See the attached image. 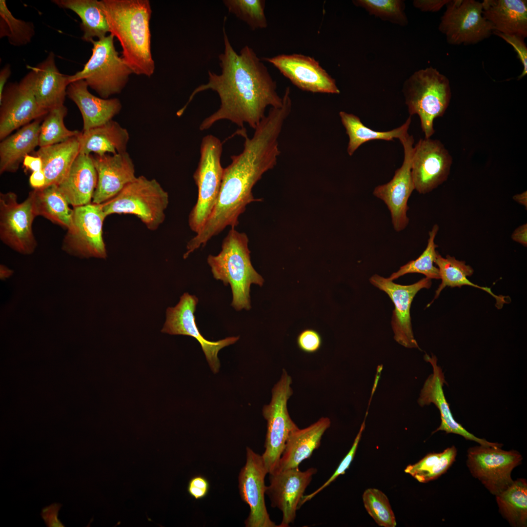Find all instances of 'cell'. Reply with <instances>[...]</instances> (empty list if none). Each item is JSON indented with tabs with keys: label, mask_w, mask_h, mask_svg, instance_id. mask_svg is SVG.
<instances>
[{
	"label": "cell",
	"mask_w": 527,
	"mask_h": 527,
	"mask_svg": "<svg viewBox=\"0 0 527 527\" xmlns=\"http://www.w3.org/2000/svg\"><path fill=\"white\" fill-rule=\"evenodd\" d=\"M223 28L224 49L218 58L221 73L208 71V81L192 92L186 104L177 112L180 117L198 93L207 90L219 95V108L205 118L199 129H208L220 120H228L244 130V124L255 129L265 117L267 107L279 108L283 98L277 91L276 82L253 49L244 46L238 54Z\"/></svg>",
	"instance_id": "6da1fadb"
},
{
	"label": "cell",
	"mask_w": 527,
	"mask_h": 527,
	"mask_svg": "<svg viewBox=\"0 0 527 527\" xmlns=\"http://www.w3.org/2000/svg\"><path fill=\"white\" fill-rule=\"evenodd\" d=\"M283 127L280 121L267 116L256 127L251 138H248L246 131L239 134L244 139L243 149L240 154L231 156V163L223 168L216 204L203 227L188 242L183 259L204 246L226 227L235 228L246 206L261 201L254 197L252 189L264 174L277 163L281 153L279 138Z\"/></svg>",
	"instance_id": "7a4b0ae2"
},
{
	"label": "cell",
	"mask_w": 527,
	"mask_h": 527,
	"mask_svg": "<svg viewBox=\"0 0 527 527\" xmlns=\"http://www.w3.org/2000/svg\"><path fill=\"white\" fill-rule=\"evenodd\" d=\"M109 32L119 41L122 58L133 73L151 77L155 62L151 50L148 0H101Z\"/></svg>",
	"instance_id": "3957f363"
},
{
	"label": "cell",
	"mask_w": 527,
	"mask_h": 527,
	"mask_svg": "<svg viewBox=\"0 0 527 527\" xmlns=\"http://www.w3.org/2000/svg\"><path fill=\"white\" fill-rule=\"evenodd\" d=\"M248 242L245 233L231 228L223 241L221 252L216 256L209 255L207 259L213 277L224 285L230 284L231 305L237 310L250 309L251 285L262 286L264 282L252 265Z\"/></svg>",
	"instance_id": "277c9868"
},
{
	"label": "cell",
	"mask_w": 527,
	"mask_h": 527,
	"mask_svg": "<svg viewBox=\"0 0 527 527\" xmlns=\"http://www.w3.org/2000/svg\"><path fill=\"white\" fill-rule=\"evenodd\" d=\"M403 93L409 116L417 115L425 138L435 132L434 120L442 117L451 98L448 79L431 66L414 72L404 82Z\"/></svg>",
	"instance_id": "5b68a950"
},
{
	"label": "cell",
	"mask_w": 527,
	"mask_h": 527,
	"mask_svg": "<svg viewBox=\"0 0 527 527\" xmlns=\"http://www.w3.org/2000/svg\"><path fill=\"white\" fill-rule=\"evenodd\" d=\"M168 203V194L159 182L141 176L101 205L106 217L114 214L134 215L153 231L164 222Z\"/></svg>",
	"instance_id": "8992f818"
},
{
	"label": "cell",
	"mask_w": 527,
	"mask_h": 527,
	"mask_svg": "<svg viewBox=\"0 0 527 527\" xmlns=\"http://www.w3.org/2000/svg\"><path fill=\"white\" fill-rule=\"evenodd\" d=\"M114 36L110 34L92 41V55L83 69L69 75L70 82L83 80L88 87L101 98L121 93L126 84L131 70L119 57L114 43Z\"/></svg>",
	"instance_id": "52a82bcc"
},
{
	"label": "cell",
	"mask_w": 527,
	"mask_h": 527,
	"mask_svg": "<svg viewBox=\"0 0 527 527\" xmlns=\"http://www.w3.org/2000/svg\"><path fill=\"white\" fill-rule=\"evenodd\" d=\"M222 152L223 143L219 138L211 134L203 137L199 162L193 174L198 198L188 217L189 226L195 233L208 218L219 194L223 171L221 162Z\"/></svg>",
	"instance_id": "ba28073f"
},
{
	"label": "cell",
	"mask_w": 527,
	"mask_h": 527,
	"mask_svg": "<svg viewBox=\"0 0 527 527\" xmlns=\"http://www.w3.org/2000/svg\"><path fill=\"white\" fill-rule=\"evenodd\" d=\"M292 379L283 369L280 380L272 390L270 404L263 408V415L267 421L265 450L262 455L268 474L278 468L279 461L290 433L298 428L290 418L287 404L293 394Z\"/></svg>",
	"instance_id": "9c48e42d"
},
{
	"label": "cell",
	"mask_w": 527,
	"mask_h": 527,
	"mask_svg": "<svg viewBox=\"0 0 527 527\" xmlns=\"http://www.w3.org/2000/svg\"><path fill=\"white\" fill-rule=\"evenodd\" d=\"M446 6L438 29L449 44H475L493 33L492 25L483 16L482 2L449 0Z\"/></svg>",
	"instance_id": "30bf717a"
},
{
	"label": "cell",
	"mask_w": 527,
	"mask_h": 527,
	"mask_svg": "<svg viewBox=\"0 0 527 527\" xmlns=\"http://www.w3.org/2000/svg\"><path fill=\"white\" fill-rule=\"evenodd\" d=\"M106 217L101 204L91 203L74 207L73 223L64 236L62 249L80 258L106 259L102 237Z\"/></svg>",
	"instance_id": "8fae6325"
},
{
	"label": "cell",
	"mask_w": 527,
	"mask_h": 527,
	"mask_svg": "<svg viewBox=\"0 0 527 527\" xmlns=\"http://www.w3.org/2000/svg\"><path fill=\"white\" fill-rule=\"evenodd\" d=\"M522 459L516 450L480 445L467 450L466 465L472 475L496 496L512 484L511 472Z\"/></svg>",
	"instance_id": "7c38bea8"
},
{
	"label": "cell",
	"mask_w": 527,
	"mask_h": 527,
	"mask_svg": "<svg viewBox=\"0 0 527 527\" xmlns=\"http://www.w3.org/2000/svg\"><path fill=\"white\" fill-rule=\"evenodd\" d=\"M36 217L29 193L22 203L12 192L0 194V238L12 249L24 255L33 253L37 245L32 231Z\"/></svg>",
	"instance_id": "4fadbf2b"
},
{
	"label": "cell",
	"mask_w": 527,
	"mask_h": 527,
	"mask_svg": "<svg viewBox=\"0 0 527 527\" xmlns=\"http://www.w3.org/2000/svg\"><path fill=\"white\" fill-rule=\"evenodd\" d=\"M27 74L19 82L6 85L0 98V140L14 130L45 116L48 112L38 104L35 98L34 71Z\"/></svg>",
	"instance_id": "5bb4252c"
},
{
	"label": "cell",
	"mask_w": 527,
	"mask_h": 527,
	"mask_svg": "<svg viewBox=\"0 0 527 527\" xmlns=\"http://www.w3.org/2000/svg\"><path fill=\"white\" fill-rule=\"evenodd\" d=\"M404 150V159L401 166L395 171L388 182L377 186L373 195L383 201L388 209L394 229L404 230L409 223L407 211L408 200L414 189L411 174V164L414 151V138L407 134L399 140Z\"/></svg>",
	"instance_id": "9a60e30c"
},
{
	"label": "cell",
	"mask_w": 527,
	"mask_h": 527,
	"mask_svg": "<svg viewBox=\"0 0 527 527\" xmlns=\"http://www.w3.org/2000/svg\"><path fill=\"white\" fill-rule=\"evenodd\" d=\"M452 158L438 140L421 139L414 147L411 174L414 189L426 194L447 180Z\"/></svg>",
	"instance_id": "2e32d148"
},
{
	"label": "cell",
	"mask_w": 527,
	"mask_h": 527,
	"mask_svg": "<svg viewBox=\"0 0 527 527\" xmlns=\"http://www.w3.org/2000/svg\"><path fill=\"white\" fill-rule=\"evenodd\" d=\"M198 303V299L195 296L184 293L175 307L167 308L166 321L161 332L195 338L200 344L212 371L216 373L220 366L218 357L219 351L236 343L239 337H227L215 342L206 340L200 333L195 322L194 312Z\"/></svg>",
	"instance_id": "e0dca14e"
},
{
	"label": "cell",
	"mask_w": 527,
	"mask_h": 527,
	"mask_svg": "<svg viewBox=\"0 0 527 527\" xmlns=\"http://www.w3.org/2000/svg\"><path fill=\"white\" fill-rule=\"evenodd\" d=\"M267 473L262 455L247 447L246 463L238 477L241 499L250 508L245 521L246 527H278L270 519L265 503L264 479Z\"/></svg>",
	"instance_id": "ac0fdd59"
},
{
	"label": "cell",
	"mask_w": 527,
	"mask_h": 527,
	"mask_svg": "<svg viewBox=\"0 0 527 527\" xmlns=\"http://www.w3.org/2000/svg\"><path fill=\"white\" fill-rule=\"evenodd\" d=\"M298 88L312 93L339 94L333 79L313 57L301 54H280L265 57Z\"/></svg>",
	"instance_id": "d6986e66"
},
{
	"label": "cell",
	"mask_w": 527,
	"mask_h": 527,
	"mask_svg": "<svg viewBox=\"0 0 527 527\" xmlns=\"http://www.w3.org/2000/svg\"><path fill=\"white\" fill-rule=\"evenodd\" d=\"M369 281L386 293L394 304L391 326L395 340L405 347L419 348L412 331L410 309L417 292L423 288L430 287L431 279L425 277L413 284L402 285L375 274L370 277Z\"/></svg>",
	"instance_id": "ffe728a7"
},
{
	"label": "cell",
	"mask_w": 527,
	"mask_h": 527,
	"mask_svg": "<svg viewBox=\"0 0 527 527\" xmlns=\"http://www.w3.org/2000/svg\"><path fill=\"white\" fill-rule=\"evenodd\" d=\"M317 471L314 467L303 471L295 467L269 474L270 484L266 486L265 494L271 500V507L282 512V521L278 527H288L294 522L304 492Z\"/></svg>",
	"instance_id": "44dd1931"
},
{
	"label": "cell",
	"mask_w": 527,
	"mask_h": 527,
	"mask_svg": "<svg viewBox=\"0 0 527 527\" xmlns=\"http://www.w3.org/2000/svg\"><path fill=\"white\" fill-rule=\"evenodd\" d=\"M92 157L98 175L92 203L102 204L111 199L137 178L133 162L127 151Z\"/></svg>",
	"instance_id": "7402d4cb"
},
{
	"label": "cell",
	"mask_w": 527,
	"mask_h": 527,
	"mask_svg": "<svg viewBox=\"0 0 527 527\" xmlns=\"http://www.w3.org/2000/svg\"><path fill=\"white\" fill-rule=\"evenodd\" d=\"M424 359L432 365L433 373L425 381L418 403L421 406L433 403L440 411L441 423L432 434L438 431H444L446 433L461 435L466 440L475 441L480 445L501 446V444L489 442L484 439L476 437L455 420L444 395L443 386L446 383L442 368L437 365V358L433 355L430 357L426 354Z\"/></svg>",
	"instance_id": "603a6c76"
},
{
	"label": "cell",
	"mask_w": 527,
	"mask_h": 527,
	"mask_svg": "<svg viewBox=\"0 0 527 527\" xmlns=\"http://www.w3.org/2000/svg\"><path fill=\"white\" fill-rule=\"evenodd\" d=\"M83 80L70 83L67 96L78 107L83 119V131L99 126L112 120L119 113L122 104L117 98L103 99L92 94Z\"/></svg>",
	"instance_id": "cb8c5ba5"
},
{
	"label": "cell",
	"mask_w": 527,
	"mask_h": 527,
	"mask_svg": "<svg viewBox=\"0 0 527 527\" xmlns=\"http://www.w3.org/2000/svg\"><path fill=\"white\" fill-rule=\"evenodd\" d=\"M29 68L35 73L34 91L39 106L48 112L64 105L70 82L69 75L62 74L57 67L54 54L50 52L41 63Z\"/></svg>",
	"instance_id": "d4e9b609"
},
{
	"label": "cell",
	"mask_w": 527,
	"mask_h": 527,
	"mask_svg": "<svg viewBox=\"0 0 527 527\" xmlns=\"http://www.w3.org/2000/svg\"><path fill=\"white\" fill-rule=\"evenodd\" d=\"M98 175L92 155L80 154L58 187L74 207L92 203Z\"/></svg>",
	"instance_id": "484cf974"
},
{
	"label": "cell",
	"mask_w": 527,
	"mask_h": 527,
	"mask_svg": "<svg viewBox=\"0 0 527 527\" xmlns=\"http://www.w3.org/2000/svg\"><path fill=\"white\" fill-rule=\"evenodd\" d=\"M484 18L489 22L493 31L527 37V0H484Z\"/></svg>",
	"instance_id": "4316f807"
},
{
	"label": "cell",
	"mask_w": 527,
	"mask_h": 527,
	"mask_svg": "<svg viewBox=\"0 0 527 527\" xmlns=\"http://www.w3.org/2000/svg\"><path fill=\"white\" fill-rule=\"evenodd\" d=\"M330 424L328 418L322 417L305 428L293 430L286 440L276 471L298 467L309 458L320 446L322 436Z\"/></svg>",
	"instance_id": "83f0119b"
},
{
	"label": "cell",
	"mask_w": 527,
	"mask_h": 527,
	"mask_svg": "<svg viewBox=\"0 0 527 527\" xmlns=\"http://www.w3.org/2000/svg\"><path fill=\"white\" fill-rule=\"evenodd\" d=\"M80 154L103 156L126 152L129 135L127 130L113 120L99 126L82 131L78 136Z\"/></svg>",
	"instance_id": "f1b7e54d"
},
{
	"label": "cell",
	"mask_w": 527,
	"mask_h": 527,
	"mask_svg": "<svg viewBox=\"0 0 527 527\" xmlns=\"http://www.w3.org/2000/svg\"><path fill=\"white\" fill-rule=\"evenodd\" d=\"M43 117L25 125L1 141L0 143L1 174L16 172L24 157L39 146L40 126Z\"/></svg>",
	"instance_id": "f546056e"
},
{
	"label": "cell",
	"mask_w": 527,
	"mask_h": 527,
	"mask_svg": "<svg viewBox=\"0 0 527 527\" xmlns=\"http://www.w3.org/2000/svg\"><path fill=\"white\" fill-rule=\"evenodd\" d=\"M80 153L77 137L52 145L40 147L34 153L42 162L46 177L45 186L58 185L65 177Z\"/></svg>",
	"instance_id": "4dcf8cb0"
},
{
	"label": "cell",
	"mask_w": 527,
	"mask_h": 527,
	"mask_svg": "<svg viewBox=\"0 0 527 527\" xmlns=\"http://www.w3.org/2000/svg\"><path fill=\"white\" fill-rule=\"evenodd\" d=\"M52 2L62 8L75 12L81 20L82 39L92 42L94 38L101 39L109 32L107 21L100 1L97 0H53Z\"/></svg>",
	"instance_id": "1f68e13d"
},
{
	"label": "cell",
	"mask_w": 527,
	"mask_h": 527,
	"mask_svg": "<svg viewBox=\"0 0 527 527\" xmlns=\"http://www.w3.org/2000/svg\"><path fill=\"white\" fill-rule=\"evenodd\" d=\"M33 199L36 216H41L52 223L67 229L73 223V209L60 190L58 185L52 184L29 193Z\"/></svg>",
	"instance_id": "d6a6232c"
},
{
	"label": "cell",
	"mask_w": 527,
	"mask_h": 527,
	"mask_svg": "<svg viewBox=\"0 0 527 527\" xmlns=\"http://www.w3.org/2000/svg\"><path fill=\"white\" fill-rule=\"evenodd\" d=\"M339 116L348 136L347 152L350 156L362 144L367 142L373 140L391 141L395 138L400 140L405 137L408 134V130L411 122V118L409 116L400 127L389 131H379L365 126L361 119L353 114L340 111Z\"/></svg>",
	"instance_id": "836d02e7"
},
{
	"label": "cell",
	"mask_w": 527,
	"mask_h": 527,
	"mask_svg": "<svg viewBox=\"0 0 527 527\" xmlns=\"http://www.w3.org/2000/svg\"><path fill=\"white\" fill-rule=\"evenodd\" d=\"M435 264L438 268L440 279L442 282L435 292L433 301L427 306L431 304L437 298L441 291L446 286L451 287L469 285L486 291L494 297L496 301V306L502 307L503 304L508 303L505 296H497L491 290L490 288L479 286L470 281L467 277L471 276L474 270L472 267L466 264L465 261L457 260L454 257L446 255L442 257L438 252Z\"/></svg>",
	"instance_id": "e575fe53"
},
{
	"label": "cell",
	"mask_w": 527,
	"mask_h": 527,
	"mask_svg": "<svg viewBox=\"0 0 527 527\" xmlns=\"http://www.w3.org/2000/svg\"><path fill=\"white\" fill-rule=\"evenodd\" d=\"M499 510L509 524L514 527L527 525V482L519 478L505 490L496 495Z\"/></svg>",
	"instance_id": "d590c367"
},
{
	"label": "cell",
	"mask_w": 527,
	"mask_h": 527,
	"mask_svg": "<svg viewBox=\"0 0 527 527\" xmlns=\"http://www.w3.org/2000/svg\"><path fill=\"white\" fill-rule=\"evenodd\" d=\"M456 455L455 446L441 452L430 453L415 464L407 466L405 472L420 483H427L446 473L455 461Z\"/></svg>",
	"instance_id": "8d00e7d4"
},
{
	"label": "cell",
	"mask_w": 527,
	"mask_h": 527,
	"mask_svg": "<svg viewBox=\"0 0 527 527\" xmlns=\"http://www.w3.org/2000/svg\"><path fill=\"white\" fill-rule=\"evenodd\" d=\"M439 229V225L435 224L429 231L426 247L418 258L401 266L388 278L393 281L407 274L420 273L430 279H440L438 268L434 265L438 252L435 240Z\"/></svg>",
	"instance_id": "74e56055"
},
{
	"label": "cell",
	"mask_w": 527,
	"mask_h": 527,
	"mask_svg": "<svg viewBox=\"0 0 527 527\" xmlns=\"http://www.w3.org/2000/svg\"><path fill=\"white\" fill-rule=\"evenodd\" d=\"M67 113L64 105L54 108L45 115L40 126L39 146L54 145L78 136L81 132L66 128L64 119Z\"/></svg>",
	"instance_id": "f35d334b"
},
{
	"label": "cell",
	"mask_w": 527,
	"mask_h": 527,
	"mask_svg": "<svg viewBox=\"0 0 527 527\" xmlns=\"http://www.w3.org/2000/svg\"><path fill=\"white\" fill-rule=\"evenodd\" d=\"M0 37H7L9 42L20 46L29 43L35 34L32 22L15 18L8 8L5 0H0Z\"/></svg>",
	"instance_id": "ab89813d"
},
{
	"label": "cell",
	"mask_w": 527,
	"mask_h": 527,
	"mask_svg": "<svg viewBox=\"0 0 527 527\" xmlns=\"http://www.w3.org/2000/svg\"><path fill=\"white\" fill-rule=\"evenodd\" d=\"M353 3L365 9L370 15L398 25L408 24L405 12V4L402 0H355Z\"/></svg>",
	"instance_id": "60d3db41"
},
{
	"label": "cell",
	"mask_w": 527,
	"mask_h": 527,
	"mask_svg": "<svg viewBox=\"0 0 527 527\" xmlns=\"http://www.w3.org/2000/svg\"><path fill=\"white\" fill-rule=\"evenodd\" d=\"M223 2L229 12L245 22L252 30L267 27V21L264 14V0H224Z\"/></svg>",
	"instance_id": "b9f144b4"
},
{
	"label": "cell",
	"mask_w": 527,
	"mask_h": 527,
	"mask_svg": "<svg viewBox=\"0 0 527 527\" xmlns=\"http://www.w3.org/2000/svg\"><path fill=\"white\" fill-rule=\"evenodd\" d=\"M362 498L366 511L378 526H396L395 516L388 499L382 491L374 488L366 489Z\"/></svg>",
	"instance_id": "7bdbcfd3"
},
{
	"label": "cell",
	"mask_w": 527,
	"mask_h": 527,
	"mask_svg": "<svg viewBox=\"0 0 527 527\" xmlns=\"http://www.w3.org/2000/svg\"><path fill=\"white\" fill-rule=\"evenodd\" d=\"M365 427V419L363 422L359 432L358 433L353 445L344 459L342 460L339 466L331 475V476L319 488L312 492L311 493L304 495L302 497L301 501L299 505L298 509L300 508L301 507L304 505L306 502L310 500L312 498L316 496L317 494L322 491L324 488L328 486L332 482H333L339 476L344 474L346 469H347L351 462H352L354 457L355 456L359 443L360 441L362 433Z\"/></svg>",
	"instance_id": "ee69618b"
},
{
	"label": "cell",
	"mask_w": 527,
	"mask_h": 527,
	"mask_svg": "<svg viewBox=\"0 0 527 527\" xmlns=\"http://www.w3.org/2000/svg\"><path fill=\"white\" fill-rule=\"evenodd\" d=\"M493 33L503 39L514 49L523 67L522 73L518 77V80L522 79L527 74V47L525 39L516 35L505 34L496 31H493Z\"/></svg>",
	"instance_id": "f6af8a7d"
},
{
	"label": "cell",
	"mask_w": 527,
	"mask_h": 527,
	"mask_svg": "<svg viewBox=\"0 0 527 527\" xmlns=\"http://www.w3.org/2000/svg\"><path fill=\"white\" fill-rule=\"evenodd\" d=\"M297 344L303 351L312 353L316 352L320 348L322 339L317 331L312 329H306L298 335Z\"/></svg>",
	"instance_id": "bcb514c9"
},
{
	"label": "cell",
	"mask_w": 527,
	"mask_h": 527,
	"mask_svg": "<svg viewBox=\"0 0 527 527\" xmlns=\"http://www.w3.org/2000/svg\"><path fill=\"white\" fill-rule=\"evenodd\" d=\"M209 486V483L205 477L198 475L192 477L189 480L187 490L192 497L198 500L203 499L207 495Z\"/></svg>",
	"instance_id": "7dc6e473"
},
{
	"label": "cell",
	"mask_w": 527,
	"mask_h": 527,
	"mask_svg": "<svg viewBox=\"0 0 527 527\" xmlns=\"http://www.w3.org/2000/svg\"><path fill=\"white\" fill-rule=\"evenodd\" d=\"M61 507V504L54 503L42 509L41 515L48 527H64L58 518V512Z\"/></svg>",
	"instance_id": "c3c4849f"
},
{
	"label": "cell",
	"mask_w": 527,
	"mask_h": 527,
	"mask_svg": "<svg viewBox=\"0 0 527 527\" xmlns=\"http://www.w3.org/2000/svg\"><path fill=\"white\" fill-rule=\"evenodd\" d=\"M449 0H415L413 6L423 12H435L446 6Z\"/></svg>",
	"instance_id": "681fc988"
},
{
	"label": "cell",
	"mask_w": 527,
	"mask_h": 527,
	"mask_svg": "<svg viewBox=\"0 0 527 527\" xmlns=\"http://www.w3.org/2000/svg\"><path fill=\"white\" fill-rule=\"evenodd\" d=\"M23 165L26 169L33 172L42 169V162L41 159L35 155H26L23 161Z\"/></svg>",
	"instance_id": "f907efd6"
},
{
	"label": "cell",
	"mask_w": 527,
	"mask_h": 527,
	"mask_svg": "<svg viewBox=\"0 0 527 527\" xmlns=\"http://www.w3.org/2000/svg\"><path fill=\"white\" fill-rule=\"evenodd\" d=\"M29 183L34 189H41L45 186L46 177L42 169L32 173L29 178Z\"/></svg>",
	"instance_id": "816d5d0a"
},
{
	"label": "cell",
	"mask_w": 527,
	"mask_h": 527,
	"mask_svg": "<svg viewBox=\"0 0 527 527\" xmlns=\"http://www.w3.org/2000/svg\"><path fill=\"white\" fill-rule=\"evenodd\" d=\"M513 241L524 246H527V224L524 223L517 227L511 234Z\"/></svg>",
	"instance_id": "f5cc1de1"
},
{
	"label": "cell",
	"mask_w": 527,
	"mask_h": 527,
	"mask_svg": "<svg viewBox=\"0 0 527 527\" xmlns=\"http://www.w3.org/2000/svg\"><path fill=\"white\" fill-rule=\"evenodd\" d=\"M11 68L9 64L3 67L0 72V98L2 97L6 81L11 75Z\"/></svg>",
	"instance_id": "db71d44e"
},
{
	"label": "cell",
	"mask_w": 527,
	"mask_h": 527,
	"mask_svg": "<svg viewBox=\"0 0 527 527\" xmlns=\"http://www.w3.org/2000/svg\"><path fill=\"white\" fill-rule=\"evenodd\" d=\"M513 199L517 203L523 205L526 208L527 207V191L517 194L513 196Z\"/></svg>",
	"instance_id": "11a10c76"
},
{
	"label": "cell",
	"mask_w": 527,
	"mask_h": 527,
	"mask_svg": "<svg viewBox=\"0 0 527 527\" xmlns=\"http://www.w3.org/2000/svg\"><path fill=\"white\" fill-rule=\"evenodd\" d=\"M13 273V271L9 269L4 265L0 266V278L1 280H4L9 278Z\"/></svg>",
	"instance_id": "9f6ffc18"
}]
</instances>
